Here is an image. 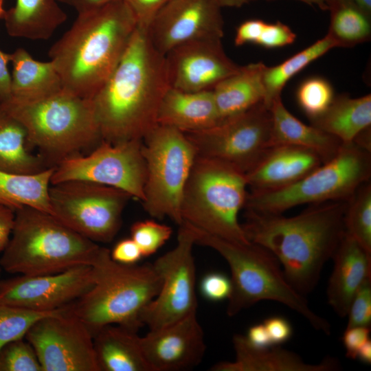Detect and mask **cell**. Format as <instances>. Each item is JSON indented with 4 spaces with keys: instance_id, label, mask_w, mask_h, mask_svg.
Listing matches in <instances>:
<instances>
[{
    "instance_id": "cell-16",
    "label": "cell",
    "mask_w": 371,
    "mask_h": 371,
    "mask_svg": "<svg viewBox=\"0 0 371 371\" xmlns=\"http://www.w3.org/2000/svg\"><path fill=\"white\" fill-rule=\"evenodd\" d=\"M94 284L91 265H80L47 275L0 280V302L25 309L50 313L75 302Z\"/></svg>"
},
{
    "instance_id": "cell-20",
    "label": "cell",
    "mask_w": 371,
    "mask_h": 371,
    "mask_svg": "<svg viewBox=\"0 0 371 371\" xmlns=\"http://www.w3.org/2000/svg\"><path fill=\"white\" fill-rule=\"evenodd\" d=\"M324 164L315 151L297 146H270L245 174L251 192H267L287 188Z\"/></svg>"
},
{
    "instance_id": "cell-48",
    "label": "cell",
    "mask_w": 371,
    "mask_h": 371,
    "mask_svg": "<svg viewBox=\"0 0 371 371\" xmlns=\"http://www.w3.org/2000/svg\"><path fill=\"white\" fill-rule=\"evenodd\" d=\"M14 211L0 205V252L5 248L13 227Z\"/></svg>"
},
{
    "instance_id": "cell-41",
    "label": "cell",
    "mask_w": 371,
    "mask_h": 371,
    "mask_svg": "<svg viewBox=\"0 0 371 371\" xmlns=\"http://www.w3.org/2000/svg\"><path fill=\"white\" fill-rule=\"evenodd\" d=\"M203 297L211 302L228 300L232 290L229 277L221 272H211L205 275L199 284Z\"/></svg>"
},
{
    "instance_id": "cell-40",
    "label": "cell",
    "mask_w": 371,
    "mask_h": 371,
    "mask_svg": "<svg viewBox=\"0 0 371 371\" xmlns=\"http://www.w3.org/2000/svg\"><path fill=\"white\" fill-rule=\"evenodd\" d=\"M295 38L293 30L282 22H265L255 44L267 49L277 48L292 44Z\"/></svg>"
},
{
    "instance_id": "cell-39",
    "label": "cell",
    "mask_w": 371,
    "mask_h": 371,
    "mask_svg": "<svg viewBox=\"0 0 371 371\" xmlns=\"http://www.w3.org/2000/svg\"><path fill=\"white\" fill-rule=\"evenodd\" d=\"M346 328L370 326L371 324V279L366 280L355 295L347 314Z\"/></svg>"
},
{
    "instance_id": "cell-2",
    "label": "cell",
    "mask_w": 371,
    "mask_h": 371,
    "mask_svg": "<svg viewBox=\"0 0 371 371\" xmlns=\"http://www.w3.org/2000/svg\"><path fill=\"white\" fill-rule=\"evenodd\" d=\"M170 88L165 56L137 27L117 67L90 99L102 140H142L157 123Z\"/></svg>"
},
{
    "instance_id": "cell-53",
    "label": "cell",
    "mask_w": 371,
    "mask_h": 371,
    "mask_svg": "<svg viewBox=\"0 0 371 371\" xmlns=\"http://www.w3.org/2000/svg\"><path fill=\"white\" fill-rule=\"evenodd\" d=\"M256 1V0H253ZM310 5H316L323 10H327L329 0H298Z\"/></svg>"
},
{
    "instance_id": "cell-55",
    "label": "cell",
    "mask_w": 371,
    "mask_h": 371,
    "mask_svg": "<svg viewBox=\"0 0 371 371\" xmlns=\"http://www.w3.org/2000/svg\"><path fill=\"white\" fill-rule=\"evenodd\" d=\"M5 10L3 8V0H0V19H3Z\"/></svg>"
},
{
    "instance_id": "cell-7",
    "label": "cell",
    "mask_w": 371,
    "mask_h": 371,
    "mask_svg": "<svg viewBox=\"0 0 371 371\" xmlns=\"http://www.w3.org/2000/svg\"><path fill=\"white\" fill-rule=\"evenodd\" d=\"M0 105L24 126L31 146L50 167L102 141L91 100L64 89L40 100Z\"/></svg>"
},
{
    "instance_id": "cell-6",
    "label": "cell",
    "mask_w": 371,
    "mask_h": 371,
    "mask_svg": "<svg viewBox=\"0 0 371 371\" xmlns=\"http://www.w3.org/2000/svg\"><path fill=\"white\" fill-rule=\"evenodd\" d=\"M100 245L52 214L30 206L14 210L9 241L0 267L8 273L39 276L91 265Z\"/></svg>"
},
{
    "instance_id": "cell-5",
    "label": "cell",
    "mask_w": 371,
    "mask_h": 371,
    "mask_svg": "<svg viewBox=\"0 0 371 371\" xmlns=\"http://www.w3.org/2000/svg\"><path fill=\"white\" fill-rule=\"evenodd\" d=\"M93 286L69 304L94 335L102 328L119 325L137 332L142 315L161 284L153 264L127 265L114 261L110 250L100 247L92 263Z\"/></svg>"
},
{
    "instance_id": "cell-32",
    "label": "cell",
    "mask_w": 371,
    "mask_h": 371,
    "mask_svg": "<svg viewBox=\"0 0 371 371\" xmlns=\"http://www.w3.org/2000/svg\"><path fill=\"white\" fill-rule=\"evenodd\" d=\"M330 25L327 36L335 47H352L370 40L371 14L355 0H329Z\"/></svg>"
},
{
    "instance_id": "cell-38",
    "label": "cell",
    "mask_w": 371,
    "mask_h": 371,
    "mask_svg": "<svg viewBox=\"0 0 371 371\" xmlns=\"http://www.w3.org/2000/svg\"><path fill=\"white\" fill-rule=\"evenodd\" d=\"M130 231L131 238L140 249L143 257L156 253L172 233L170 226L153 219L135 222Z\"/></svg>"
},
{
    "instance_id": "cell-14",
    "label": "cell",
    "mask_w": 371,
    "mask_h": 371,
    "mask_svg": "<svg viewBox=\"0 0 371 371\" xmlns=\"http://www.w3.org/2000/svg\"><path fill=\"white\" fill-rule=\"evenodd\" d=\"M194 245L192 229L183 223L179 225L175 247L153 264L161 284L157 295L142 315V322L149 330L170 324L196 312Z\"/></svg>"
},
{
    "instance_id": "cell-19",
    "label": "cell",
    "mask_w": 371,
    "mask_h": 371,
    "mask_svg": "<svg viewBox=\"0 0 371 371\" xmlns=\"http://www.w3.org/2000/svg\"><path fill=\"white\" fill-rule=\"evenodd\" d=\"M144 357L151 371H181L203 359L206 346L196 312L140 337Z\"/></svg>"
},
{
    "instance_id": "cell-24",
    "label": "cell",
    "mask_w": 371,
    "mask_h": 371,
    "mask_svg": "<svg viewBox=\"0 0 371 371\" xmlns=\"http://www.w3.org/2000/svg\"><path fill=\"white\" fill-rule=\"evenodd\" d=\"M11 98L32 102L52 96L63 90L60 76L52 60H35L19 47L10 54Z\"/></svg>"
},
{
    "instance_id": "cell-25",
    "label": "cell",
    "mask_w": 371,
    "mask_h": 371,
    "mask_svg": "<svg viewBox=\"0 0 371 371\" xmlns=\"http://www.w3.org/2000/svg\"><path fill=\"white\" fill-rule=\"evenodd\" d=\"M99 371H151L137 332L119 325H107L93 335Z\"/></svg>"
},
{
    "instance_id": "cell-21",
    "label": "cell",
    "mask_w": 371,
    "mask_h": 371,
    "mask_svg": "<svg viewBox=\"0 0 371 371\" xmlns=\"http://www.w3.org/2000/svg\"><path fill=\"white\" fill-rule=\"evenodd\" d=\"M234 361L214 364L212 371H335L341 368L334 357H325L320 363H308L297 353L278 345L258 348L251 345L245 335L236 334L232 339Z\"/></svg>"
},
{
    "instance_id": "cell-10",
    "label": "cell",
    "mask_w": 371,
    "mask_h": 371,
    "mask_svg": "<svg viewBox=\"0 0 371 371\" xmlns=\"http://www.w3.org/2000/svg\"><path fill=\"white\" fill-rule=\"evenodd\" d=\"M146 166L144 210L158 219L182 223L183 190L196 157V150L181 131L157 124L142 139Z\"/></svg>"
},
{
    "instance_id": "cell-31",
    "label": "cell",
    "mask_w": 371,
    "mask_h": 371,
    "mask_svg": "<svg viewBox=\"0 0 371 371\" xmlns=\"http://www.w3.org/2000/svg\"><path fill=\"white\" fill-rule=\"evenodd\" d=\"M55 166L32 175L0 170V205L14 211L30 206L52 215L49 188Z\"/></svg>"
},
{
    "instance_id": "cell-4",
    "label": "cell",
    "mask_w": 371,
    "mask_h": 371,
    "mask_svg": "<svg viewBox=\"0 0 371 371\" xmlns=\"http://www.w3.org/2000/svg\"><path fill=\"white\" fill-rule=\"evenodd\" d=\"M188 225L196 245L215 250L229 265L232 290L227 300V315L235 316L262 300H272L301 315L315 330L330 335V323L315 313L305 296L291 286L279 261L269 250L251 242L229 241Z\"/></svg>"
},
{
    "instance_id": "cell-54",
    "label": "cell",
    "mask_w": 371,
    "mask_h": 371,
    "mask_svg": "<svg viewBox=\"0 0 371 371\" xmlns=\"http://www.w3.org/2000/svg\"><path fill=\"white\" fill-rule=\"evenodd\" d=\"M363 9L371 14V0H355Z\"/></svg>"
},
{
    "instance_id": "cell-11",
    "label": "cell",
    "mask_w": 371,
    "mask_h": 371,
    "mask_svg": "<svg viewBox=\"0 0 371 371\" xmlns=\"http://www.w3.org/2000/svg\"><path fill=\"white\" fill-rule=\"evenodd\" d=\"M49 197L53 216L95 243L115 238L133 198L122 190L82 180L51 184Z\"/></svg>"
},
{
    "instance_id": "cell-52",
    "label": "cell",
    "mask_w": 371,
    "mask_h": 371,
    "mask_svg": "<svg viewBox=\"0 0 371 371\" xmlns=\"http://www.w3.org/2000/svg\"><path fill=\"white\" fill-rule=\"evenodd\" d=\"M218 4L221 7L240 8L253 0H216Z\"/></svg>"
},
{
    "instance_id": "cell-36",
    "label": "cell",
    "mask_w": 371,
    "mask_h": 371,
    "mask_svg": "<svg viewBox=\"0 0 371 371\" xmlns=\"http://www.w3.org/2000/svg\"><path fill=\"white\" fill-rule=\"evenodd\" d=\"M335 96L330 83L319 76L304 80L296 93L297 104L310 120L323 114Z\"/></svg>"
},
{
    "instance_id": "cell-33",
    "label": "cell",
    "mask_w": 371,
    "mask_h": 371,
    "mask_svg": "<svg viewBox=\"0 0 371 371\" xmlns=\"http://www.w3.org/2000/svg\"><path fill=\"white\" fill-rule=\"evenodd\" d=\"M333 47L334 43L326 35L279 65L266 66L263 73L265 106L270 109L272 103L281 98L284 87L292 77Z\"/></svg>"
},
{
    "instance_id": "cell-34",
    "label": "cell",
    "mask_w": 371,
    "mask_h": 371,
    "mask_svg": "<svg viewBox=\"0 0 371 371\" xmlns=\"http://www.w3.org/2000/svg\"><path fill=\"white\" fill-rule=\"evenodd\" d=\"M345 232L371 256V183L362 184L347 201Z\"/></svg>"
},
{
    "instance_id": "cell-47",
    "label": "cell",
    "mask_w": 371,
    "mask_h": 371,
    "mask_svg": "<svg viewBox=\"0 0 371 371\" xmlns=\"http://www.w3.org/2000/svg\"><path fill=\"white\" fill-rule=\"evenodd\" d=\"M10 63V54L0 50V103L11 98V74L8 65Z\"/></svg>"
},
{
    "instance_id": "cell-29",
    "label": "cell",
    "mask_w": 371,
    "mask_h": 371,
    "mask_svg": "<svg viewBox=\"0 0 371 371\" xmlns=\"http://www.w3.org/2000/svg\"><path fill=\"white\" fill-rule=\"evenodd\" d=\"M27 132L15 117L0 105V170L32 175L50 166L30 150Z\"/></svg>"
},
{
    "instance_id": "cell-44",
    "label": "cell",
    "mask_w": 371,
    "mask_h": 371,
    "mask_svg": "<svg viewBox=\"0 0 371 371\" xmlns=\"http://www.w3.org/2000/svg\"><path fill=\"white\" fill-rule=\"evenodd\" d=\"M370 328L368 326L346 328L341 337L346 350V357L356 359L359 348L370 339Z\"/></svg>"
},
{
    "instance_id": "cell-3",
    "label": "cell",
    "mask_w": 371,
    "mask_h": 371,
    "mask_svg": "<svg viewBox=\"0 0 371 371\" xmlns=\"http://www.w3.org/2000/svg\"><path fill=\"white\" fill-rule=\"evenodd\" d=\"M136 28L123 0L78 13L71 27L49 50L63 89L91 99L117 67Z\"/></svg>"
},
{
    "instance_id": "cell-56",
    "label": "cell",
    "mask_w": 371,
    "mask_h": 371,
    "mask_svg": "<svg viewBox=\"0 0 371 371\" xmlns=\"http://www.w3.org/2000/svg\"><path fill=\"white\" fill-rule=\"evenodd\" d=\"M1 267H0V276H1Z\"/></svg>"
},
{
    "instance_id": "cell-22",
    "label": "cell",
    "mask_w": 371,
    "mask_h": 371,
    "mask_svg": "<svg viewBox=\"0 0 371 371\" xmlns=\"http://www.w3.org/2000/svg\"><path fill=\"white\" fill-rule=\"evenodd\" d=\"M332 259L334 265L327 287L328 303L340 317L362 284L371 279V256L346 232Z\"/></svg>"
},
{
    "instance_id": "cell-26",
    "label": "cell",
    "mask_w": 371,
    "mask_h": 371,
    "mask_svg": "<svg viewBox=\"0 0 371 371\" xmlns=\"http://www.w3.org/2000/svg\"><path fill=\"white\" fill-rule=\"evenodd\" d=\"M270 111L271 146L287 144L306 148L317 153L325 163L336 155L343 144L336 137L302 122L287 110L281 98L272 103Z\"/></svg>"
},
{
    "instance_id": "cell-50",
    "label": "cell",
    "mask_w": 371,
    "mask_h": 371,
    "mask_svg": "<svg viewBox=\"0 0 371 371\" xmlns=\"http://www.w3.org/2000/svg\"><path fill=\"white\" fill-rule=\"evenodd\" d=\"M74 8L78 13L86 12L115 0H58Z\"/></svg>"
},
{
    "instance_id": "cell-17",
    "label": "cell",
    "mask_w": 371,
    "mask_h": 371,
    "mask_svg": "<svg viewBox=\"0 0 371 371\" xmlns=\"http://www.w3.org/2000/svg\"><path fill=\"white\" fill-rule=\"evenodd\" d=\"M221 9L216 0H169L146 30L147 36L163 55L191 41L222 38Z\"/></svg>"
},
{
    "instance_id": "cell-8",
    "label": "cell",
    "mask_w": 371,
    "mask_h": 371,
    "mask_svg": "<svg viewBox=\"0 0 371 371\" xmlns=\"http://www.w3.org/2000/svg\"><path fill=\"white\" fill-rule=\"evenodd\" d=\"M247 188L243 172L221 161L196 155L183 192L182 223L229 241L250 243L238 221Z\"/></svg>"
},
{
    "instance_id": "cell-9",
    "label": "cell",
    "mask_w": 371,
    "mask_h": 371,
    "mask_svg": "<svg viewBox=\"0 0 371 371\" xmlns=\"http://www.w3.org/2000/svg\"><path fill=\"white\" fill-rule=\"evenodd\" d=\"M370 177L371 153L353 142L343 143L332 159L295 183L272 192H249L244 208L278 214L300 205L348 201Z\"/></svg>"
},
{
    "instance_id": "cell-49",
    "label": "cell",
    "mask_w": 371,
    "mask_h": 371,
    "mask_svg": "<svg viewBox=\"0 0 371 371\" xmlns=\"http://www.w3.org/2000/svg\"><path fill=\"white\" fill-rule=\"evenodd\" d=\"M245 337L249 343L256 348H263L273 345L263 323L250 326Z\"/></svg>"
},
{
    "instance_id": "cell-13",
    "label": "cell",
    "mask_w": 371,
    "mask_h": 371,
    "mask_svg": "<svg viewBox=\"0 0 371 371\" xmlns=\"http://www.w3.org/2000/svg\"><path fill=\"white\" fill-rule=\"evenodd\" d=\"M71 180L116 188L142 203L144 199L146 180L142 140L117 144L102 140L85 156L78 154L65 158L55 166L50 183Z\"/></svg>"
},
{
    "instance_id": "cell-35",
    "label": "cell",
    "mask_w": 371,
    "mask_h": 371,
    "mask_svg": "<svg viewBox=\"0 0 371 371\" xmlns=\"http://www.w3.org/2000/svg\"><path fill=\"white\" fill-rule=\"evenodd\" d=\"M61 309L50 313L38 312L0 302V350L8 343L25 337L30 328L39 319Z\"/></svg>"
},
{
    "instance_id": "cell-37",
    "label": "cell",
    "mask_w": 371,
    "mask_h": 371,
    "mask_svg": "<svg viewBox=\"0 0 371 371\" xmlns=\"http://www.w3.org/2000/svg\"><path fill=\"white\" fill-rule=\"evenodd\" d=\"M0 371H43L36 353L25 337L12 341L0 350Z\"/></svg>"
},
{
    "instance_id": "cell-45",
    "label": "cell",
    "mask_w": 371,
    "mask_h": 371,
    "mask_svg": "<svg viewBox=\"0 0 371 371\" xmlns=\"http://www.w3.org/2000/svg\"><path fill=\"white\" fill-rule=\"evenodd\" d=\"M273 345H280L289 341L293 335V328L286 318L273 316L263 321Z\"/></svg>"
},
{
    "instance_id": "cell-1",
    "label": "cell",
    "mask_w": 371,
    "mask_h": 371,
    "mask_svg": "<svg viewBox=\"0 0 371 371\" xmlns=\"http://www.w3.org/2000/svg\"><path fill=\"white\" fill-rule=\"evenodd\" d=\"M347 201L312 204L286 217L246 210L242 227L247 240L269 250L291 286L305 296L317 284L345 234Z\"/></svg>"
},
{
    "instance_id": "cell-42",
    "label": "cell",
    "mask_w": 371,
    "mask_h": 371,
    "mask_svg": "<svg viewBox=\"0 0 371 371\" xmlns=\"http://www.w3.org/2000/svg\"><path fill=\"white\" fill-rule=\"evenodd\" d=\"M132 12L137 27L146 30L169 0H123Z\"/></svg>"
},
{
    "instance_id": "cell-12",
    "label": "cell",
    "mask_w": 371,
    "mask_h": 371,
    "mask_svg": "<svg viewBox=\"0 0 371 371\" xmlns=\"http://www.w3.org/2000/svg\"><path fill=\"white\" fill-rule=\"evenodd\" d=\"M271 115L263 102L216 125L186 133L196 155L216 159L246 174L271 146Z\"/></svg>"
},
{
    "instance_id": "cell-15",
    "label": "cell",
    "mask_w": 371,
    "mask_h": 371,
    "mask_svg": "<svg viewBox=\"0 0 371 371\" xmlns=\"http://www.w3.org/2000/svg\"><path fill=\"white\" fill-rule=\"evenodd\" d=\"M25 338L43 371H99L93 335L69 305L37 320Z\"/></svg>"
},
{
    "instance_id": "cell-23",
    "label": "cell",
    "mask_w": 371,
    "mask_h": 371,
    "mask_svg": "<svg viewBox=\"0 0 371 371\" xmlns=\"http://www.w3.org/2000/svg\"><path fill=\"white\" fill-rule=\"evenodd\" d=\"M221 121L212 91H185L170 87L159 107L157 124L181 132L202 131Z\"/></svg>"
},
{
    "instance_id": "cell-28",
    "label": "cell",
    "mask_w": 371,
    "mask_h": 371,
    "mask_svg": "<svg viewBox=\"0 0 371 371\" xmlns=\"http://www.w3.org/2000/svg\"><path fill=\"white\" fill-rule=\"evenodd\" d=\"M8 34L30 40H46L67 19L58 0H16L3 19Z\"/></svg>"
},
{
    "instance_id": "cell-46",
    "label": "cell",
    "mask_w": 371,
    "mask_h": 371,
    "mask_svg": "<svg viewBox=\"0 0 371 371\" xmlns=\"http://www.w3.org/2000/svg\"><path fill=\"white\" fill-rule=\"evenodd\" d=\"M264 23L260 19H249L241 23L236 30L234 44L236 46L255 44Z\"/></svg>"
},
{
    "instance_id": "cell-51",
    "label": "cell",
    "mask_w": 371,
    "mask_h": 371,
    "mask_svg": "<svg viewBox=\"0 0 371 371\" xmlns=\"http://www.w3.org/2000/svg\"><path fill=\"white\" fill-rule=\"evenodd\" d=\"M356 359L366 364L371 363V340L368 339L358 350Z\"/></svg>"
},
{
    "instance_id": "cell-18",
    "label": "cell",
    "mask_w": 371,
    "mask_h": 371,
    "mask_svg": "<svg viewBox=\"0 0 371 371\" xmlns=\"http://www.w3.org/2000/svg\"><path fill=\"white\" fill-rule=\"evenodd\" d=\"M164 56L170 87L185 91H212L240 67L225 52L221 38L184 43Z\"/></svg>"
},
{
    "instance_id": "cell-30",
    "label": "cell",
    "mask_w": 371,
    "mask_h": 371,
    "mask_svg": "<svg viewBox=\"0 0 371 371\" xmlns=\"http://www.w3.org/2000/svg\"><path fill=\"white\" fill-rule=\"evenodd\" d=\"M311 125L325 131L342 143H350L371 124V95L359 98L335 96L327 110L310 120Z\"/></svg>"
},
{
    "instance_id": "cell-27",
    "label": "cell",
    "mask_w": 371,
    "mask_h": 371,
    "mask_svg": "<svg viewBox=\"0 0 371 371\" xmlns=\"http://www.w3.org/2000/svg\"><path fill=\"white\" fill-rule=\"evenodd\" d=\"M261 63L240 66L212 90L221 120L236 115L264 101L263 73Z\"/></svg>"
},
{
    "instance_id": "cell-43",
    "label": "cell",
    "mask_w": 371,
    "mask_h": 371,
    "mask_svg": "<svg viewBox=\"0 0 371 371\" xmlns=\"http://www.w3.org/2000/svg\"><path fill=\"white\" fill-rule=\"evenodd\" d=\"M111 258L120 264L135 265L143 257L142 251L131 238H124L118 241L110 251Z\"/></svg>"
}]
</instances>
